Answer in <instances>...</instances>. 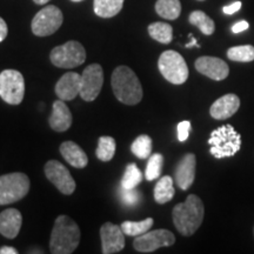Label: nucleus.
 <instances>
[{
    "label": "nucleus",
    "instance_id": "12",
    "mask_svg": "<svg viewBox=\"0 0 254 254\" xmlns=\"http://www.w3.org/2000/svg\"><path fill=\"white\" fill-rule=\"evenodd\" d=\"M46 178L58 189L63 194L69 195L75 190V182L72 174L62 163L50 160L45 165Z\"/></svg>",
    "mask_w": 254,
    "mask_h": 254
},
{
    "label": "nucleus",
    "instance_id": "28",
    "mask_svg": "<svg viewBox=\"0 0 254 254\" xmlns=\"http://www.w3.org/2000/svg\"><path fill=\"white\" fill-rule=\"evenodd\" d=\"M227 58L233 62L250 63L254 60V46L252 45H241L234 46L228 49Z\"/></svg>",
    "mask_w": 254,
    "mask_h": 254
},
{
    "label": "nucleus",
    "instance_id": "35",
    "mask_svg": "<svg viewBox=\"0 0 254 254\" xmlns=\"http://www.w3.org/2000/svg\"><path fill=\"white\" fill-rule=\"evenodd\" d=\"M249 27L250 25L247 21L241 20V21H238L237 24H234L233 26H232V32H233V33H240V32L246 31Z\"/></svg>",
    "mask_w": 254,
    "mask_h": 254
},
{
    "label": "nucleus",
    "instance_id": "1",
    "mask_svg": "<svg viewBox=\"0 0 254 254\" xmlns=\"http://www.w3.org/2000/svg\"><path fill=\"white\" fill-rule=\"evenodd\" d=\"M205 208L201 199L194 194L187 196L186 201L174 206L172 217L174 226L184 237H190L202 224Z\"/></svg>",
    "mask_w": 254,
    "mask_h": 254
},
{
    "label": "nucleus",
    "instance_id": "4",
    "mask_svg": "<svg viewBox=\"0 0 254 254\" xmlns=\"http://www.w3.org/2000/svg\"><path fill=\"white\" fill-rule=\"evenodd\" d=\"M208 144L211 145L209 153L214 158L233 157L241 148V135L232 125H224L211 133Z\"/></svg>",
    "mask_w": 254,
    "mask_h": 254
},
{
    "label": "nucleus",
    "instance_id": "9",
    "mask_svg": "<svg viewBox=\"0 0 254 254\" xmlns=\"http://www.w3.org/2000/svg\"><path fill=\"white\" fill-rule=\"evenodd\" d=\"M64 21L63 12L57 6L49 5L40 9L32 20V32L38 37H47L60 28Z\"/></svg>",
    "mask_w": 254,
    "mask_h": 254
},
{
    "label": "nucleus",
    "instance_id": "39",
    "mask_svg": "<svg viewBox=\"0 0 254 254\" xmlns=\"http://www.w3.org/2000/svg\"><path fill=\"white\" fill-rule=\"evenodd\" d=\"M33 1L38 5H44V4H46V2H49L50 0H33Z\"/></svg>",
    "mask_w": 254,
    "mask_h": 254
},
{
    "label": "nucleus",
    "instance_id": "14",
    "mask_svg": "<svg viewBox=\"0 0 254 254\" xmlns=\"http://www.w3.org/2000/svg\"><path fill=\"white\" fill-rule=\"evenodd\" d=\"M196 71L215 81H221L230 74V67L224 60L215 57H200L195 60Z\"/></svg>",
    "mask_w": 254,
    "mask_h": 254
},
{
    "label": "nucleus",
    "instance_id": "19",
    "mask_svg": "<svg viewBox=\"0 0 254 254\" xmlns=\"http://www.w3.org/2000/svg\"><path fill=\"white\" fill-rule=\"evenodd\" d=\"M50 126L56 132H65L72 125V113L67 105L64 103V100L59 99L53 103L52 114H51Z\"/></svg>",
    "mask_w": 254,
    "mask_h": 254
},
{
    "label": "nucleus",
    "instance_id": "2",
    "mask_svg": "<svg viewBox=\"0 0 254 254\" xmlns=\"http://www.w3.org/2000/svg\"><path fill=\"white\" fill-rule=\"evenodd\" d=\"M80 243V228L66 215H59L51 233L50 251L53 254H71Z\"/></svg>",
    "mask_w": 254,
    "mask_h": 254
},
{
    "label": "nucleus",
    "instance_id": "6",
    "mask_svg": "<svg viewBox=\"0 0 254 254\" xmlns=\"http://www.w3.org/2000/svg\"><path fill=\"white\" fill-rule=\"evenodd\" d=\"M158 67L163 77L174 85H182L189 78V67L185 59L176 51L163 52L158 60Z\"/></svg>",
    "mask_w": 254,
    "mask_h": 254
},
{
    "label": "nucleus",
    "instance_id": "18",
    "mask_svg": "<svg viewBox=\"0 0 254 254\" xmlns=\"http://www.w3.org/2000/svg\"><path fill=\"white\" fill-rule=\"evenodd\" d=\"M23 224L21 213L15 208H7L0 213V234L7 239H14Z\"/></svg>",
    "mask_w": 254,
    "mask_h": 254
},
{
    "label": "nucleus",
    "instance_id": "34",
    "mask_svg": "<svg viewBox=\"0 0 254 254\" xmlns=\"http://www.w3.org/2000/svg\"><path fill=\"white\" fill-rule=\"evenodd\" d=\"M240 8H241V1H234V2H232L231 5L225 6V7L222 8V11H224L225 14L231 15V14H234L236 12L239 11Z\"/></svg>",
    "mask_w": 254,
    "mask_h": 254
},
{
    "label": "nucleus",
    "instance_id": "11",
    "mask_svg": "<svg viewBox=\"0 0 254 254\" xmlns=\"http://www.w3.org/2000/svg\"><path fill=\"white\" fill-rule=\"evenodd\" d=\"M104 84V71L99 64H92L81 74L80 97L85 101H93L99 95Z\"/></svg>",
    "mask_w": 254,
    "mask_h": 254
},
{
    "label": "nucleus",
    "instance_id": "21",
    "mask_svg": "<svg viewBox=\"0 0 254 254\" xmlns=\"http://www.w3.org/2000/svg\"><path fill=\"white\" fill-rule=\"evenodd\" d=\"M125 0H94V13L101 18H112L122 11Z\"/></svg>",
    "mask_w": 254,
    "mask_h": 254
},
{
    "label": "nucleus",
    "instance_id": "23",
    "mask_svg": "<svg viewBox=\"0 0 254 254\" xmlns=\"http://www.w3.org/2000/svg\"><path fill=\"white\" fill-rule=\"evenodd\" d=\"M155 11L161 18L176 20L182 13V4L180 0H158L155 2Z\"/></svg>",
    "mask_w": 254,
    "mask_h": 254
},
{
    "label": "nucleus",
    "instance_id": "32",
    "mask_svg": "<svg viewBox=\"0 0 254 254\" xmlns=\"http://www.w3.org/2000/svg\"><path fill=\"white\" fill-rule=\"evenodd\" d=\"M122 200L123 202L127 206H134L139 202V200H140V193L138 192L135 189H123L122 187Z\"/></svg>",
    "mask_w": 254,
    "mask_h": 254
},
{
    "label": "nucleus",
    "instance_id": "38",
    "mask_svg": "<svg viewBox=\"0 0 254 254\" xmlns=\"http://www.w3.org/2000/svg\"><path fill=\"white\" fill-rule=\"evenodd\" d=\"M192 46H196V47H199L198 43H196V39H195V38H192V40H190V43L186 44V47H187V49H190V47H192Z\"/></svg>",
    "mask_w": 254,
    "mask_h": 254
},
{
    "label": "nucleus",
    "instance_id": "30",
    "mask_svg": "<svg viewBox=\"0 0 254 254\" xmlns=\"http://www.w3.org/2000/svg\"><path fill=\"white\" fill-rule=\"evenodd\" d=\"M132 153L138 157L139 159H147L150 158L152 153V139L148 135L142 134L133 141L131 146Z\"/></svg>",
    "mask_w": 254,
    "mask_h": 254
},
{
    "label": "nucleus",
    "instance_id": "31",
    "mask_svg": "<svg viewBox=\"0 0 254 254\" xmlns=\"http://www.w3.org/2000/svg\"><path fill=\"white\" fill-rule=\"evenodd\" d=\"M164 165V157L160 153H155L150 155L147 161V166H146L145 177L148 182H153L158 179L161 174Z\"/></svg>",
    "mask_w": 254,
    "mask_h": 254
},
{
    "label": "nucleus",
    "instance_id": "25",
    "mask_svg": "<svg viewBox=\"0 0 254 254\" xmlns=\"http://www.w3.org/2000/svg\"><path fill=\"white\" fill-rule=\"evenodd\" d=\"M153 226V219L147 218L142 221H124L122 224V230L124 234L128 237H139L151 230Z\"/></svg>",
    "mask_w": 254,
    "mask_h": 254
},
{
    "label": "nucleus",
    "instance_id": "3",
    "mask_svg": "<svg viewBox=\"0 0 254 254\" xmlns=\"http://www.w3.org/2000/svg\"><path fill=\"white\" fill-rule=\"evenodd\" d=\"M112 88L114 95L120 103L136 105L142 99V87L135 73L127 66H119L113 71Z\"/></svg>",
    "mask_w": 254,
    "mask_h": 254
},
{
    "label": "nucleus",
    "instance_id": "26",
    "mask_svg": "<svg viewBox=\"0 0 254 254\" xmlns=\"http://www.w3.org/2000/svg\"><path fill=\"white\" fill-rule=\"evenodd\" d=\"M148 33L161 44H170L173 39V28L166 23H153L148 26Z\"/></svg>",
    "mask_w": 254,
    "mask_h": 254
},
{
    "label": "nucleus",
    "instance_id": "17",
    "mask_svg": "<svg viewBox=\"0 0 254 254\" xmlns=\"http://www.w3.org/2000/svg\"><path fill=\"white\" fill-rule=\"evenodd\" d=\"M240 99L233 93L225 94L212 104L209 109V114L212 118L217 120H225L234 116V113L239 110Z\"/></svg>",
    "mask_w": 254,
    "mask_h": 254
},
{
    "label": "nucleus",
    "instance_id": "5",
    "mask_svg": "<svg viewBox=\"0 0 254 254\" xmlns=\"http://www.w3.org/2000/svg\"><path fill=\"white\" fill-rule=\"evenodd\" d=\"M30 179L24 173H9L0 177V205H9L27 195Z\"/></svg>",
    "mask_w": 254,
    "mask_h": 254
},
{
    "label": "nucleus",
    "instance_id": "41",
    "mask_svg": "<svg viewBox=\"0 0 254 254\" xmlns=\"http://www.w3.org/2000/svg\"><path fill=\"white\" fill-rule=\"evenodd\" d=\"M199 1H204V0H199Z\"/></svg>",
    "mask_w": 254,
    "mask_h": 254
},
{
    "label": "nucleus",
    "instance_id": "20",
    "mask_svg": "<svg viewBox=\"0 0 254 254\" xmlns=\"http://www.w3.org/2000/svg\"><path fill=\"white\" fill-rule=\"evenodd\" d=\"M60 153L71 166L84 168L87 166L88 158L80 146L73 141H65L60 145Z\"/></svg>",
    "mask_w": 254,
    "mask_h": 254
},
{
    "label": "nucleus",
    "instance_id": "10",
    "mask_svg": "<svg viewBox=\"0 0 254 254\" xmlns=\"http://www.w3.org/2000/svg\"><path fill=\"white\" fill-rule=\"evenodd\" d=\"M174 243H176V237L172 232L160 228V230L148 231L141 236L135 237L133 247L140 253H151L160 247L172 246Z\"/></svg>",
    "mask_w": 254,
    "mask_h": 254
},
{
    "label": "nucleus",
    "instance_id": "36",
    "mask_svg": "<svg viewBox=\"0 0 254 254\" xmlns=\"http://www.w3.org/2000/svg\"><path fill=\"white\" fill-rule=\"evenodd\" d=\"M7 33H8L7 24H6L4 19L0 17V43H1L2 40H5V38L7 37Z\"/></svg>",
    "mask_w": 254,
    "mask_h": 254
},
{
    "label": "nucleus",
    "instance_id": "37",
    "mask_svg": "<svg viewBox=\"0 0 254 254\" xmlns=\"http://www.w3.org/2000/svg\"><path fill=\"white\" fill-rule=\"evenodd\" d=\"M0 254H18V251L14 247L11 246H2L0 249Z\"/></svg>",
    "mask_w": 254,
    "mask_h": 254
},
{
    "label": "nucleus",
    "instance_id": "27",
    "mask_svg": "<svg viewBox=\"0 0 254 254\" xmlns=\"http://www.w3.org/2000/svg\"><path fill=\"white\" fill-rule=\"evenodd\" d=\"M116 140L112 136H100L97 151H95L97 158L105 163L112 160L116 154Z\"/></svg>",
    "mask_w": 254,
    "mask_h": 254
},
{
    "label": "nucleus",
    "instance_id": "40",
    "mask_svg": "<svg viewBox=\"0 0 254 254\" xmlns=\"http://www.w3.org/2000/svg\"><path fill=\"white\" fill-rule=\"evenodd\" d=\"M72 1H74V2H79V1H82V0H72Z\"/></svg>",
    "mask_w": 254,
    "mask_h": 254
},
{
    "label": "nucleus",
    "instance_id": "15",
    "mask_svg": "<svg viewBox=\"0 0 254 254\" xmlns=\"http://www.w3.org/2000/svg\"><path fill=\"white\" fill-rule=\"evenodd\" d=\"M81 91V75L75 72H67L56 85V94L59 99L69 101L75 99Z\"/></svg>",
    "mask_w": 254,
    "mask_h": 254
},
{
    "label": "nucleus",
    "instance_id": "16",
    "mask_svg": "<svg viewBox=\"0 0 254 254\" xmlns=\"http://www.w3.org/2000/svg\"><path fill=\"white\" fill-rule=\"evenodd\" d=\"M195 155L193 153H187L182 158L176 168V184L180 189L189 190L194 183L195 178Z\"/></svg>",
    "mask_w": 254,
    "mask_h": 254
},
{
    "label": "nucleus",
    "instance_id": "22",
    "mask_svg": "<svg viewBox=\"0 0 254 254\" xmlns=\"http://www.w3.org/2000/svg\"><path fill=\"white\" fill-rule=\"evenodd\" d=\"M173 179L170 176H165L159 179L154 187V200L158 204H166L174 196Z\"/></svg>",
    "mask_w": 254,
    "mask_h": 254
},
{
    "label": "nucleus",
    "instance_id": "13",
    "mask_svg": "<svg viewBox=\"0 0 254 254\" xmlns=\"http://www.w3.org/2000/svg\"><path fill=\"white\" fill-rule=\"evenodd\" d=\"M101 250L104 254L118 253L125 247V237L122 227L112 222H105L100 228Z\"/></svg>",
    "mask_w": 254,
    "mask_h": 254
},
{
    "label": "nucleus",
    "instance_id": "33",
    "mask_svg": "<svg viewBox=\"0 0 254 254\" xmlns=\"http://www.w3.org/2000/svg\"><path fill=\"white\" fill-rule=\"evenodd\" d=\"M178 131V140L180 142L186 141L189 139L190 132V123L187 122V120H184V122L179 123L177 126Z\"/></svg>",
    "mask_w": 254,
    "mask_h": 254
},
{
    "label": "nucleus",
    "instance_id": "24",
    "mask_svg": "<svg viewBox=\"0 0 254 254\" xmlns=\"http://www.w3.org/2000/svg\"><path fill=\"white\" fill-rule=\"evenodd\" d=\"M189 20L190 24L198 27L202 33L206 34V36H211V34H213V32L215 30L214 21L212 20V19L209 18L205 12L193 11L192 13L190 14Z\"/></svg>",
    "mask_w": 254,
    "mask_h": 254
},
{
    "label": "nucleus",
    "instance_id": "8",
    "mask_svg": "<svg viewBox=\"0 0 254 254\" xmlns=\"http://www.w3.org/2000/svg\"><path fill=\"white\" fill-rule=\"evenodd\" d=\"M25 95L23 74L15 69H5L0 73V98L9 105H19Z\"/></svg>",
    "mask_w": 254,
    "mask_h": 254
},
{
    "label": "nucleus",
    "instance_id": "7",
    "mask_svg": "<svg viewBox=\"0 0 254 254\" xmlns=\"http://www.w3.org/2000/svg\"><path fill=\"white\" fill-rule=\"evenodd\" d=\"M51 63L60 68H74L85 63L86 51L79 41L71 40L57 46L50 55Z\"/></svg>",
    "mask_w": 254,
    "mask_h": 254
},
{
    "label": "nucleus",
    "instance_id": "29",
    "mask_svg": "<svg viewBox=\"0 0 254 254\" xmlns=\"http://www.w3.org/2000/svg\"><path fill=\"white\" fill-rule=\"evenodd\" d=\"M142 180V173L135 164H129L126 166L125 173L122 179L123 189H135Z\"/></svg>",
    "mask_w": 254,
    "mask_h": 254
}]
</instances>
